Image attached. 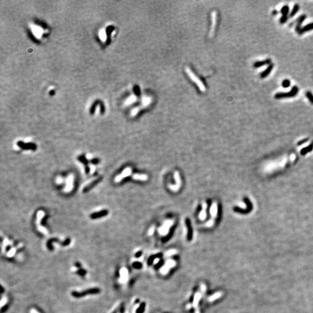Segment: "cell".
<instances>
[{"instance_id": "cell-10", "label": "cell", "mask_w": 313, "mask_h": 313, "mask_svg": "<svg viewBox=\"0 0 313 313\" xmlns=\"http://www.w3.org/2000/svg\"><path fill=\"white\" fill-rule=\"evenodd\" d=\"M274 67V64L271 63L270 65H269V66L266 68L265 70H264L263 72L261 73L260 74V78H265L270 75L271 71H272L273 68Z\"/></svg>"}, {"instance_id": "cell-20", "label": "cell", "mask_w": 313, "mask_h": 313, "mask_svg": "<svg viewBox=\"0 0 313 313\" xmlns=\"http://www.w3.org/2000/svg\"><path fill=\"white\" fill-rule=\"evenodd\" d=\"M306 96L310 101V102L313 105V95L311 92L310 91H307L306 92Z\"/></svg>"}, {"instance_id": "cell-24", "label": "cell", "mask_w": 313, "mask_h": 313, "mask_svg": "<svg viewBox=\"0 0 313 313\" xmlns=\"http://www.w3.org/2000/svg\"><path fill=\"white\" fill-rule=\"evenodd\" d=\"M139 110H140V109H139V108H138V107H136V108H135V109H133V110H132V113H131L132 116H135L136 115L137 113H138Z\"/></svg>"}, {"instance_id": "cell-3", "label": "cell", "mask_w": 313, "mask_h": 313, "mask_svg": "<svg viewBox=\"0 0 313 313\" xmlns=\"http://www.w3.org/2000/svg\"><path fill=\"white\" fill-rule=\"evenodd\" d=\"M299 92V88L297 86H293L291 90L288 92H278L275 94L274 97L276 99H286L296 96Z\"/></svg>"}, {"instance_id": "cell-7", "label": "cell", "mask_w": 313, "mask_h": 313, "mask_svg": "<svg viewBox=\"0 0 313 313\" xmlns=\"http://www.w3.org/2000/svg\"><path fill=\"white\" fill-rule=\"evenodd\" d=\"M217 22V13L215 11H213L211 14V27L209 32V37L212 38L214 35L215 30Z\"/></svg>"}, {"instance_id": "cell-23", "label": "cell", "mask_w": 313, "mask_h": 313, "mask_svg": "<svg viewBox=\"0 0 313 313\" xmlns=\"http://www.w3.org/2000/svg\"><path fill=\"white\" fill-rule=\"evenodd\" d=\"M220 295H221V293H215L214 295H213L211 296V297L210 298V300L213 301V300H214L218 299V297H219L220 296Z\"/></svg>"}, {"instance_id": "cell-8", "label": "cell", "mask_w": 313, "mask_h": 313, "mask_svg": "<svg viewBox=\"0 0 313 313\" xmlns=\"http://www.w3.org/2000/svg\"><path fill=\"white\" fill-rule=\"evenodd\" d=\"M207 208H208V204L206 202H204L202 205V210L198 215L199 219L201 221H203L206 219L207 217Z\"/></svg>"}, {"instance_id": "cell-16", "label": "cell", "mask_w": 313, "mask_h": 313, "mask_svg": "<svg viewBox=\"0 0 313 313\" xmlns=\"http://www.w3.org/2000/svg\"><path fill=\"white\" fill-rule=\"evenodd\" d=\"M151 102V98L148 96H144L142 98V105L143 106L146 107L149 105Z\"/></svg>"}, {"instance_id": "cell-27", "label": "cell", "mask_w": 313, "mask_h": 313, "mask_svg": "<svg viewBox=\"0 0 313 313\" xmlns=\"http://www.w3.org/2000/svg\"><path fill=\"white\" fill-rule=\"evenodd\" d=\"M277 14H278V12H277V11H276V10H274V11H273V12H272V14L273 15H277Z\"/></svg>"}, {"instance_id": "cell-25", "label": "cell", "mask_w": 313, "mask_h": 313, "mask_svg": "<svg viewBox=\"0 0 313 313\" xmlns=\"http://www.w3.org/2000/svg\"><path fill=\"white\" fill-rule=\"evenodd\" d=\"M154 230H155V227H154V226H152V227L150 228L149 231H148V234L150 235H152V234L154 233Z\"/></svg>"}, {"instance_id": "cell-19", "label": "cell", "mask_w": 313, "mask_h": 313, "mask_svg": "<svg viewBox=\"0 0 313 313\" xmlns=\"http://www.w3.org/2000/svg\"><path fill=\"white\" fill-rule=\"evenodd\" d=\"M136 100V97L134 95H132L127 99V101H126V104H127V105H131V104H132L133 103H134Z\"/></svg>"}, {"instance_id": "cell-6", "label": "cell", "mask_w": 313, "mask_h": 313, "mask_svg": "<svg viewBox=\"0 0 313 313\" xmlns=\"http://www.w3.org/2000/svg\"><path fill=\"white\" fill-rule=\"evenodd\" d=\"M174 178L175 180V182H176V184H173V185L169 184V185L168 186V187L169 189L171 190V191H172L173 192H176V191H178L179 189H180V187L181 186H182V180H181L180 175H179V173L178 172V171L175 172Z\"/></svg>"}, {"instance_id": "cell-22", "label": "cell", "mask_w": 313, "mask_h": 313, "mask_svg": "<svg viewBox=\"0 0 313 313\" xmlns=\"http://www.w3.org/2000/svg\"><path fill=\"white\" fill-rule=\"evenodd\" d=\"M288 16H282L281 18L280 19V22L281 24H284L288 20Z\"/></svg>"}, {"instance_id": "cell-1", "label": "cell", "mask_w": 313, "mask_h": 313, "mask_svg": "<svg viewBox=\"0 0 313 313\" xmlns=\"http://www.w3.org/2000/svg\"><path fill=\"white\" fill-rule=\"evenodd\" d=\"M209 212H210L211 219L208 222H207L205 224V226L208 227H211L214 225L215 223V220L217 217H218V203L216 201L213 202L212 205H211Z\"/></svg>"}, {"instance_id": "cell-14", "label": "cell", "mask_w": 313, "mask_h": 313, "mask_svg": "<svg viewBox=\"0 0 313 313\" xmlns=\"http://www.w3.org/2000/svg\"><path fill=\"white\" fill-rule=\"evenodd\" d=\"M131 173H132V169L131 168H127L124 169V171L122 172V175H119V176L117 178V182H118V181L121 180L124 178H125V177L129 176V175L131 174Z\"/></svg>"}, {"instance_id": "cell-18", "label": "cell", "mask_w": 313, "mask_h": 313, "mask_svg": "<svg viewBox=\"0 0 313 313\" xmlns=\"http://www.w3.org/2000/svg\"><path fill=\"white\" fill-rule=\"evenodd\" d=\"M312 148H313V143L311 145H310V146H308V147H305L303 148V150H301L300 151L301 154L302 155H305V154H307L308 152L311 151L312 150Z\"/></svg>"}, {"instance_id": "cell-9", "label": "cell", "mask_w": 313, "mask_h": 313, "mask_svg": "<svg viewBox=\"0 0 313 313\" xmlns=\"http://www.w3.org/2000/svg\"><path fill=\"white\" fill-rule=\"evenodd\" d=\"M306 18H307V16L306 15H302L301 16H299V18L297 19V20H296V27H295V30L297 33L300 31L301 29L302 28L301 27V24H302L303 22L304 21Z\"/></svg>"}, {"instance_id": "cell-5", "label": "cell", "mask_w": 313, "mask_h": 313, "mask_svg": "<svg viewBox=\"0 0 313 313\" xmlns=\"http://www.w3.org/2000/svg\"><path fill=\"white\" fill-rule=\"evenodd\" d=\"M100 291V290L99 288H91V289H86L81 292L73 291L71 293V295L75 297H82L88 295H93V294L98 293H99Z\"/></svg>"}, {"instance_id": "cell-2", "label": "cell", "mask_w": 313, "mask_h": 313, "mask_svg": "<svg viewBox=\"0 0 313 313\" xmlns=\"http://www.w3.org/2000/svg\"><path fill=\"white\" fill-rule=\"evenodd\" d=\"M185 71L187 74L188 76L189 77V78L191 79V80L193 81L195 83L196 85H197V86L198 87L199 89L202 92H205V90H206V88H205V86L204 85V84H203V82H202L200 80H199V78H198V77L197 75H196L193 72V71L191 70V69L189 67H187L186 68Z\"/></svg>"}, {"instance_id": "cell-17", "label": "cell", "mask_w": 313, "mask_h": 313, "mask_svg": "<svg viewBox=\"0 0 313 313\" xmlns=\"http://www.w3.org/2000/svg\"><path fill=\"white\" fill-rule=\"evenodd\" d=\"M289 11V7L286 5L282 7L281 8V13L282 14V16H288Z\"/></svg>"}, {"instance_id": "cell-15", "label": "cell", "mask_w": 313, "mask_h": 313, "mask_svg": "<svg viewBox=\"0 0 313 313\" xmlns=\"http://www.w3.org/2000/svg\"><path fill=\"white\" fill-rule=\"evenodd\" d=\"M299 9H300L299 5L298 4H296L294 5V7L293 8V9H292L291 12L290 13V14H289L290 18H292V17H293L294 16H295V15L296 14L297 12H298Z\"/></svg>"}, {"instance_id": "cell-4", "label": "cell", "mask_w": 313, "mask_h": 313, "mask_svg": "<svg viewBox=\"0 0 313 313\" xmlns=\"http://www.w3.org/2000/svg\"><path fill=\"white\" fill-rule=\"evenodd\" d=\"M175 220L173 219H168L165 220L163 224L158 229V232L161 235H167L169 233L170 229L174 224Z\"/></svg>"}, {"instance_id": "cell-13", "label": "cell", "mask_w": 313, "mask_h": 313, "mask_svg": "<svg viewBox=\"0 0 313 313\" xmlns=\"http://www.w3.org/2000/svg\"><path fill=\"white\" fill-rule=\"evenodd\" d=\"M132 178L133 179L136 180H141V181H146L148 179V176L145 173H135L133 175Z\"/></svg>"}, {"instance_id": "cell-21", "label": "cell", "mask_w": 313, "mask_h": 313, "mask_svg": "<svg viewBox=\"0 0 313 313\" xmlns=\"http://www.w3.org/2000/svg\"><path fill=\"white\" fill-rule=\"evenodd\" d=\"M290 85H291V81L289 80H288V79H285V80H283V81L282 82V87L285 88H289Z\"/></svg>"}, {"instance_id": "cell-12", "label": "cell", "mask_w": 313, "mask_h": 313, "mask_svg": "<svg viewBox=\"0 0 313 313\" xmlns=\"http://www.w3.org/2000/svg\"><path fill=\"white\" fill-rule=\"evenodd\" d=\"M311 30H313V22L310 23L306 24V26H303L301 29L300 31L297 34L299 35H302L303 34L306 33L307 31H311Z\"/></svg>"}, {"instance_id": "cell-26", "label": "cell", "mask_w": 313, "mask_h": 313, "mask_svg": "<svg viewBox=\"0 0 313 313\" xmlns=\"http://www.w3.org/2000/svg\"><path fill=\"white\" fill-rule=\"evenodd\" d=\"M307 140H308V139H304V140H303L302 141H300V142H299L298 144H299V145H300L301 144H303V143H304V142H306Z\"/></svg>"}, {"instance_id": "cell-11", "label": "cell", "mask_w": 313, "mask_h": 313, "mask_svg": "<svg viewBox=\"0 0 313 313\" xmlns=\"http://www.w3.org/2000/svg\"><path fill=\"white\" fill-rule=\"evenodd\" d=\"M271 63V59H266L262 61H257L253 64V66L255 68H259L266 65H269Z\"/></svg>"}]
</instances>
